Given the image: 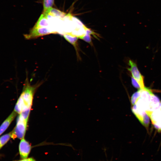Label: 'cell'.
Here are the masks:
<instances>
[{
    "label": "cell",
    "instance_id": "52a82bcc",
    "mask_svg": "<svg viewBox=\"0 0 161 161\" xmlns=\"http://www.w3.org/2000/svg\"><path fill=\"white\" fill-rule=\"evenodd\" d=\"M14 111L5 120L0 126V135L7 129L17 114Z\"/></svg>",
    "mask_w": 161,
    "mask_h": 161
},
{
    "label": "cell",
    "instance_id": "ba28073f",
    "mask_svg": "<svg viewBox=\"0 0 161 161\" xmlns=\"http://www.w3.org/2000/svg\"><path fill=\"white\" fill-rule=\"evenodd\" d=\"M63 35L65 39L73 46L77 53L78 50L77 42L79 38L69 33H65Z\"/></svg>",
    "mask_w": 161,
    "mask_h": 161
},
{
    "label": "cell",
    "instance_id": "30bf717a",
    "mask_svg": "<svg viewBox=\"0 0 161 161\" xmlns=\"http://www.w3.org/2000/svg\"><path fill=\"white\" fill-rule=\"evenodd\" d=\"M95 33L94 32L91 30L87 28L85 35L79 38L83 40L86 42L89 43L91 45H92L91 35H92L94 36L95 37L96 36L95 35Z\"/></svg>",
    "mask_w": 161,
    "mask_h": 161
},
{
    "label": "cell",
    "instance_id": "7a4b0ae2",
    "mask_svg": "<svg viewBox=\"0 0 161 161\" xmlns=\"http://www.w3.org/2000/svg\"><path fill=\"white\" fill-rule=\"evenodd\" d=\"M28 120L19 115L15 127L12 131L11 138L21 139L24 138L27 126Z\"/></svg>",
    "mask_w": 161,
    "mask_h": 161
},
{
    "label": "cell",
    "instance_id": "8fae6325",
    "mask_svg": "<svg viewBox=\"0 0 161 161\" xmlns=\"http://www.w3.org/2000/svg\"><path fill=\"white\" fill-rule=\"evenodd\" d=\"M54 0H43V10L42 13L46 14L53 5Z\"/></svg>",
    "mask_w": 161,
    "mask_h": 161
},
{
    "label": "cell",
    "instance_id": "277c9868",
    "mask_svg": "<svg viewBox=\"0 0 161 161\" xmlns=\"http://www.w3.org/2000/svg\"><path fill=\"white\" fill-rule=\"evenodd\" d=\"M128 64L130 67L128 68V69L130 72L132 77L139 83L141 89L144 88L145 87L144 82V77L139 71L136 64L133 61L129 60Z\"/></svg>",
    "mask_w": 161,
    "mask_h": 161
},
{
    "label": "cell",
    "instance_id": "4fadbf2b",
    "mask_svg": "<svg viewBox=\"0 0 161 161\" xmlns=\"http://www.w3.org/2000/svg\"><path fill=\"white\" fill-rule=\"evenodd\" d=\"M141 92L140 89L134 93L132 96L131 98V102L132 104L134 105L137 101L139 99L140 96Z\"/></svg>",
    "mask_w": 161,
    "mask_h": 161
},
{
    "label": "cell",
    "instance_id": "9a60e30c",
    "mask_svg": "<svg viewBox=\"0 0 161 161\" xmlns=\"http://www.w3.org/2000/svg\"><path fill=\"white\" fill-rule=\"evenodd\" d=\"M14 161H36L35 159L32 158H26L25 159H22L21 160H16Z\"/></svg>",
    "mask_w": 161,
    "mask_h": 161
},
{
    "label": "cell",
    "instance_id": "8992f818",
    "mask_svg": "<svg viewBox=\"0 0 161 161\" xmlns=\"http://www.w3.org/2000/svg\"><path fill=\"white\" fill-rule=\"evenodd\" d=\"M49 27V23L47 15L42 13L33 27H46L50 28Z\"/></svg>",
    "mask_w": 161,
    "mask_h": 161
},
{
    "label": "cell",
    "instance_id": "6da1fadb",
    "mask_svg": "<svg viewBox=\"0 0 161 161\" xmlns=\"http://www.w3.org/2000/svg\"><path fill=\"white\" fill-rule=\"evenodd\" d=\"M39 85L40 83L31 85L27 76L22 92L14 108V111L17 114H20L22 112H30L35 92Z\"/></svg>",
    "mask_w": 161,
    "mask_h": 161
},
{
    "label": "cell",
    "instance_id": "9c48e42d",
    "mask_svg": "<svg viewBox=\"0 0 161 161\" xmlns=\"http://www.w3.org/2000/svg\"><path fill=\"white\" fill-rule=\"evenodd\" d=\"M60 19H63L66 16V13L57 9L51 8L46 14Z\"/></svg>",
    "mask_w": 161,
    "mask_h": 161
},
{
    "label": "cell",
    "instance_id": "5b68a950",
    "mask_svg": "<svg viewBox=\"0 0 161 161\" xmlns=\"http://www.w3.org/2000/svg\"><path fill=\"white\" fill-rule=\"evenodd\" d=\"M31 145L24 138L21 139L19 145V151L21 158H27L31 151Z\"/></svg>",
    "mask_w": 161,
    "mask_h": 161
},
{
    "label": "cell",
    "instance_id": "3957f363",
    "mask_svg": "<svg viewBox=\"0 0 161 161\" xmlns=\"http://www.w3.org/2000/svg\"><path fill=\"white\" fill-rule=\"evenodd\" d=\"M55 33L56 32L50 28L33 27L31 30L30 32L28 34H25L24 36L26 39H30L50 34Z\"/></svg>",
    "mask_w": 161,
    "mask_h": 161
},
{
    "label": "cell",
    "instance_id": "5bb4252c",
    "mask_svg": "<svg viewBox=\"0 0 161 161\" xmlns=\"http://www.w3.org/2000/svg\"><path fill=\"white\" fill-rule=\"evenodd\" d=\"M131 80L132 84L134 86L139 89H141L140 87L139 83L132 77H131Z\"/></svg>",
    "mask_w": 161,
    "mask_h": 161
},
{
    "label": "cell",
    "instance_id": "7c38bea8",
    "mask_svg": "<svg viewBox=\"0 0 161 161\" xmlns=\"http://www.w3.org/2000/svg\"><path fill=\"white\" fill-rule=\"evenodd\" d=\"M12 133L11 131L0 137V148L4 145L11 137Z\"/></svg>",
    "mask_w": 161,
    "mask_h": 161
}]
</instances>
